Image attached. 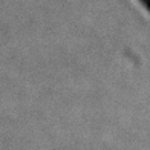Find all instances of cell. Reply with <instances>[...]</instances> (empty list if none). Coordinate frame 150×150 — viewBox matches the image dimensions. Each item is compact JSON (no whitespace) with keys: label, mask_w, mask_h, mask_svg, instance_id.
I'll use <instances>...</instances> for the list:
<instances>
[{"label":"cell","mask_w":150,"mask_h":150,"mask_svg":"<svg viewBox=\"0 0 150 150\" xmlns=\"http://www.w3.org/2000/svg\"><path fill=\"white\" fill-rule=\"evenodd\" d=\"M141 2H142V3H144V5L147 6V8L150 9V0H141Z\"/></svg>","instance_id":"obj_1"}]
</instances>
